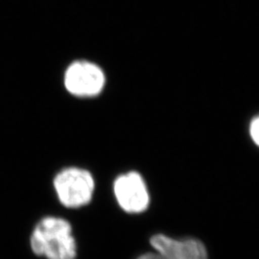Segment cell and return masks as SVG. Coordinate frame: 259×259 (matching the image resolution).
<instances>
[{"mask_svg":"<svg viewBox=\"0 0 259 259\" xmlns=\"http://www.w3.org/2000/svg\"><path fill=\"white\" fill-rule=\"evenodd\" d=\"M30 245L34 253L47 259H75L77 254L72 227L59 217H46L37 223Z\"/></svg>","mask_w":259,"mask_h":259,"instance_id":"1","label":"cell"},{"mask_svg":"<svg viewBox=\"0 0 259 259\" xmlns=\"http://www.w3.org/2000/svg\"><path fill=\"white\" fill-rule=\"evenodd\" d=\"M54 188L61 204L69 208H78L93 199L95 183L85 169L68 167L56 175Z\"/></svg>","mask_w":259,"mask_h":259,"instance_id":"2","label":"cell"},{"mask_svg":"<svg viewBox=\"0 0 259 259\" xmlns=\"http://www.w3.org/2000/svg\"><path fill=\"white\" fill-rule=\"evenodd\" d=\"M105 83L102 68L92 62L76 61L65 70V89L75 96H95L102 92Z\"/></svg>","mask_w":259,"mask_h":259,"instance_id":"3","label":"cell"},{"mask_svg":"<svg viewBox=\"0 0 259 259\" xmlns=\"http://www.w3.org/2000/svg\"><path fill=\"white\" fill-rule=\"evenodd\" d=\"M113 192L119 206L126 212L142 213L148 208V187L138 172L131 171L117 177L113 183Z\"/></svg>","mask_w":259,"mask_h":259,"instance_id":"4","label":"cell"},{"mask_svg":"<svg viewBox=\"0 0 259 259\" xmlns=\"http://www.w3.org/2000/svg\"><path fill=\"white\" fill-rule=\"evenodd\" d=\"M152 247L169 259H209L202 241L196 238L174 239L163 234L151 238Z\"/></svg>","mask_w":259,"mask_h":259,"instance_id":"5","label":"cell"},{"mask_svg":"<svg viewBox=\"0 0 259 259\" xmlns=\"http://www.w3.org/2000/svg\"><path fill=\"white\" fill-rule=\"evenodd\" d=\"M250 137L253 140V142L259 146V115L257 117H255L250 127Z\"/></svg>","mask_w":259,"mask_h":259,"instance_id":"6","label":"cell"},{"mask_svg":"<svg viewBox=\"0 0 259 259\" xmlns=\"http://www.w3.org/2000/svg\"><path fill=\"white\" fill-rule=\"evenodd\" d=\"M138 259H169L166 256H164L163 254L157 252V253H153V252H149L140 255Z\"/></svg>","mask_w":259,"mask_h":259,"instance_id":"7","label":"cell"}]
</instances>
